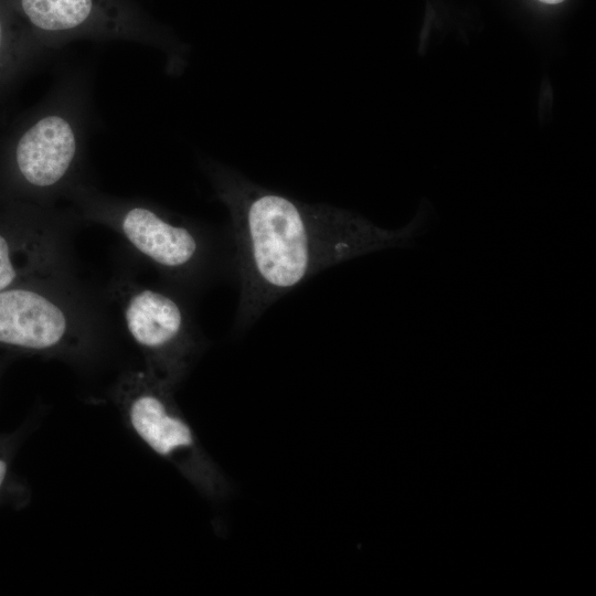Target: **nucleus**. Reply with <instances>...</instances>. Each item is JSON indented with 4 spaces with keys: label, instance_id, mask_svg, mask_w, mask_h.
Instances as JSON below:
<instances>
[{
    "label": "nucleus",
    "instance_id": "1",
    "mask_svg": "<svg viewBox=\"0 0 596 596\" xmlns=\"http://www.w3.org/2000/svg\"><path fill=\"white\" fill-rule=\"evenodd\" d=\"M204 170L231 219L240 280L236 327L253 323L276 300L321 270L374 252L405 247L422 235L425 217L398 230L351 211L309 204L265 189L232 169Z\"/></svg>",
    "mask_w": 596,
    "mask_h": 596
},
{
    "label": "nucleus",
    "instance_id": "2",
    "mask_svg": "<svg viewBox=\"0 0 596 596\" xmlns=\"http://www.w3.org/2000/svg\"><path fill=\"white\" fill-rule=\"evenodd\" d=\"M91 124L84 76L60 82L12 139L4 174L17 199L54 206L79 182Z\"/></svg>",
    "mask_w": 596,
    "mask_h": 596
},
{
    "label": "nucleus",
    "instance_id": "3",
    "mask_svg": "<svg viewBox=\"0 0 596 596\" xmlns=\"http://www.w3.org/2000/svg\"><path fill=\"white\" fill-rule=\"evenodd\" d=\"M65 199L76 219L113 230L178 286L198 287L226 265V255L206 227L151 202L109 195L84 181Z\"/></svg>",
    "mask_w": 596,
    "mask_h": 596
},
{
    "label": "nucleus",
    "instance_id": "4",
    "mask_svg": "<svg viewBox=\"0 0 596 596\" xmlns=\"http://www.w3.org/2000/svg\"><path fill=\"white\" fill-rule=\"evenodd\" d=\"M100 347L99 317L68 276L0 290V350L84 363Z\"/></svg>",
    "mask_w": 596,
    "mask_h": 596
},
{
    "label": "nucleus",
    "instance_id": "5",
    "mask_svg": "<svg viewBox=\"0 0 596 596\" xmlns=\"http://www.w3.org/2000/svg\"><path fill=\"white\" fill-rule=\"evenodd\" d=\"M113 294L126 331L143 358V370L174 389L200 345L187 305L171 290L128 279L117 281Z\"/></svg>",
    "mask_w": 596,
    "mask_h": 596
},
{
    "label": "nucleus",
    "instance_id": "6",
    "mask_svg": "<svg viewBox=\"0 0 596 596\" xmlns=\"http://www.w3.org/2000/svg\"><path fill=\"white\" fill-rule=\"evenodd\" d=\"M172 391L145 370H129L118 377L110 396L127 427L149 449L174 464L200 488L212 491L213 470Z\"/></svg>",
    "mask_w": 596,
    "mask_h": 596
},
{
    "label": "nucleus",
    "instance_id": "7",
    "mask_svg": "<svg viewBox=\"0 0 596 596\" xmlns=\"http://www.w3.org/2000/svg\"><path fill=\"white\" fill-rule=\"evenodd\" d=\"M72 210L13 201L0 212V290L68 276L66 234Z\"/></svg>",
    "mask_w": 596,
    "mask_h": 596
},
{
    "label": "nucleus",
    "instance_id": "8",
    "mask_svg": "<svg viewBox=\"0 0 596 596\" xmlns=\"http://www.w3.org/2000/svg\"><path fill=\"white\" fill-rule=\"evenodd\" d=\"M99 13L96 0H40L39 12L30 22L39 35L36 45L49 52L79 35L120 39L111 25L97 19Z\"/></svg>",
    "mask_w": 596,
    "mask_h": 596
},
{
    "label": "nucleus",
    "instance_id": "9",
    "mask_svg": "<svg viewBox=\"0 0 596 596\" xmlns=\"http://www.w3.org/2000/svg\"><path fill=\"white\" fill-rule=\"evenodd\" d=\"M36 54L39 52L32 47L11 46L0 19V77L17 62L22 61L25 55L32 56Z\"/></svg>",
    "mask_w": 596,
    "mask_h": 596
},
{
    "label": "nucleus",
    "instance_id": "10",
    "mask_svg": "<svg viewBox=\"0 0 596 596\" xmlns=\"http://www.w3.org/2000/svg\"><path fill=\"white\" fill-rule=\"evenodd\" d=\"M22 433L23 430H19L10 435H0V491L8 479L13 455Z\"/></svg>",
    "mask_w": 596,
    "mask_h": 596
},
{
    "label": "nucleus",
    "instance_id": "11",
    "mask_svg": "<svg viewBox=\"0 0 596 596\" xmlns=\"http://www.w3.org/2000/svg\"><path fill=\"white\" fill-rule=\"evenodd\" d=\"M539 1H541L543 3H549V4H556V3H561V2H563L565 0H539Z\"/></svg>",
    "mask_w": 596,
    "mask_h": 596
}]
</instances>
